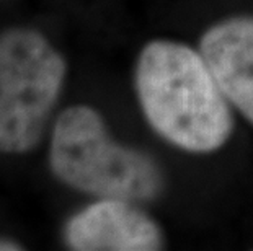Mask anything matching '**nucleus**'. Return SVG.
Masks as SVG:
<instances>
[{"instance_id":"4","label":"nucleus","mask_w":253,"mask_h":251,"mask_svg":"<svg viewBox=\"0 0 253 251\" xmlns=\"http://www.w3.org/2000/svg\"><path fill=\"white\" fill-rule=\"evenodd\" d=\"M67 247L77 251H159L165 248L162 228L136 202L100 197L69 218Z\"/></svg>"},{"instance_id":"1","label":"nucleus","mask_w":253,"mask_h":251,"mask_svg":"<svg viewBox=\"0 0 253 251\" xmlns=\"http://www.w3.org/2000/svg\"><path fill=\"white\" fill-rule=\"evenodd\" d=\"M134 83L145 121L170 145L212 153L229 142L232 105L199 51L176 41H150L137 57Z\"/></svg>"},{"instance_id":"2","label":"nucleus","mask_w":253,"mask_h":251,"mask_svg":"<svg viewBox=\"0 0 253 251\" xmlns=\"http://www.w3.org/2000/svg\"><path fill=\"white\" fill-rule=\"evenodd\" d=\"M49 162L62 183L98 197L150 202L165 189L159 163L137 148L115 142L101 114L87 105L71 106L59 114Z\"/></svg>"},{"instance_id":"5","label":"nucleus","mask_w":253,"mask_h":251,"mask_svg":"<svg viewBox=\"0 0 253 251\" xmlns=\"http://www.w3.org/2000/svg\"><path fill=\"white\" fill-rule=\"evenodd\" d=\"M199 52L229 103L253 124V17L212 25L199 39Z\"/></svg>"},{"instance_id":"6","label":"nucleus","mask_w":253,"mask_h":251,"mask_svg":"<svg viewBox=\"0 0 253 251\" xmlns=\"http://www.w3.org/2000/svg\"><path fill=\"white\" fill-rule=\"evenodd\" d=\"M13 250H20L15 243H8V242H0V251H13Z\"/></svg>"},{"instance_id":"3","label":"nucleus","mask_w":253,"mask_h":251,"mask_svg":"<svg viewBox=\"0 0 253 251\" xmlns=\"http://www.w3.org/2000/svg\"><path fill=\"white\" fill-rule=\"evenodd\" d=\"M67 66L44 36L12 30L0 36V152L25 153L41 141Z\"/></svg>"}]
</instances>
